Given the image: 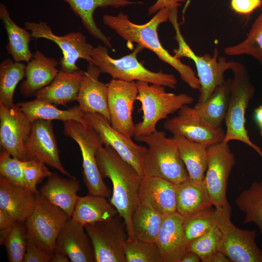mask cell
<instances>
[{
    "label": "cell",
    "mask_w": 262,
    "mask_h": 262,
    "mask_svg": "<svg viewBox=\"0 0 262 262\" xmlns=\"http://www.w3.org/2000/svg\"><path fill=\"white\" fill-rule=\"evenodd\" d=\"M169 21L172 24L175 33V38L178 47L173 50L174 56L180 59L186 57L194 62L200 82L199 96L198 101L206 100L215 89L225 82L224 74L230 70L232 61H228L225 57L219 56V51L215 49L213 55L196 54L184 40L178 22V11H172Z\"/></svg>",
    "instance_id": "7"
},
{
    "label": "cell",
    "mask_w": 262,
    "mask_h": 262,
    "mask_svg": "<svg viewBox=\"0 0 262 262\" xmlns=\"http://www.w3.org/2000/svg\"><path fill=\"white\" fill-rule=\"evenodd\" d=\"M163 218L150 207L139 203L131 217L132 239L156 243Z\"/></svg>",
    "instance_id": "34"
},
{
    "label": "cell",
    "mask_w": 262,
    "mask_h": 262,
    "mask_svg": "<svg viewBox=\"0 0 262 262\" xmlns=\"http://www.w3.org/2000/svg\"><path fill=\"white\" fill-rule=\"evenodd\" d=\"M107 85L110 123L115 130L131 138L135 132L132 115L138 95L136 82L112 79Z\"/></svg>",
    "instance_id": "15"
},
{
    "label": "cell",
    "mask_w": 262,
    "mask_h": 262,
    "mask_svg": "<svg viewBox=\"0 0 262 262\" xmlns=\"http://www.w3.org/2000/svg\"><path fill=\"white\" fill-rule=\"evenodd\" d=\"M0 19L7 35L8 42L6 46L7 53L16 61L29 62L33 57L29 48L32 38L31 33L25 28L16 24L11 18L7 6L3 4H0Z\"/></svg>",
    "instance_id": "31"
},
{
    "label": "cell",
    "mask_w": 262,
    "mask_h": 262,
    "mask_svg": "<svg viewBox=\"0 0 262 262\" xmlns=\"http://www.w3.org/2000/svg\"><path fill=\"white\" fill-rule=\"evenodd\" d=\"M221 233L215 221L213 226L203 234L191 242L188 250L196 253L201 260L214 252L218 251Z\"/></svg>",
    "instance_id": "41"
},
{
    "label": "cell",
    "mask_w": 262,
    "mask_h": 262,
    "mask_svg": "<svg viewBox=\"0 0 262 262\" xmlns=\"http://www.w3.org/2000/svg\"><path fill=\"white\" fill-rule=\"evenodd\" d=\"M224 52L229 56L250 55L262 64V10L246 38L239 43L226 47Z\"/></svg>",
    "instance_id": "37"
},
{
    "label": "cell",
    "mask_w": 262,
    "mask_h": 262,
    "mask_svg": "<svg viewBox=\"0 0 262 262\" xmlns=\"http://www.w3.org/2000/svg\"><path fill=\"white\" fill-rule=\"evenodd\" d=\"M230 70L233 77L230 84L229 105L225 119L226 129L223 142H241L253 149L262 158V150L252 142L246 128V111L253 98L255 88L244 65L232 61Z\"/></svg>",
    "instance_id": "4"
},
{
    "label": "cell",
    "mask_w": 262,
    "mask_h": 262,
    "mask_svg": "<svg viewBox=\"0 0 262 262\" xmlns=\"http://www.w3.org/2000/svg\"><path fill=\"white\" fill-rule=\"evenodd\" d=\"M215 208L211 207L195 214L183 217V229L188 244L207 231L215 221Z\"/></svg>",
    "instance_id": "40"
},
{
    "label": "cell",
    "mask_w": 262,
    "mask_h": 262,
    "mask_svg": "<svg viewBox=\"0 0 262 262\" xmlns=\"http://www.w3.org/2000/svg\"><path fill=\"white\" fill-rule=\"evenodd\" d=\"M231 79L217 87L205 101H197L193 107L204 120L214 126L221 127L227 114L230 94Z\"/></svg>",
    "instance_id": "33"
},
{
    "label": "cell",
    "mask_w": 262,
    "mask_h": 262,
    "mask_svg": "<svg viewBox=\"0 0 262 262\" xmlns=\"http://www.w3.org/2000/svg\"><path fill=\"white\" fill-rule=\"evenodd\" d=\"M106 198L89 194L80 196L70 219L84 227L111 220L118 213L115 207Z\"/></svg>",
    "instance_id": "28"
},
{
    "label": "cell",
    "mask_w": 262,
    "mask_h": 262,
    "mask_svg": "<svg viewBox=\"0 0 262 262\" xmlns=\"http://www.w3.org/2000/svg\"><path fill=\"white\" fill-rule=\"evenodd\" d=\"M126 262H163L156 243L128 239L124 246Z\"/></svg>",
    "instance_id": "39"
},
{
    "label": "cell",
    "mask_w": 262,
    "mask_h": 262,
    "mask_svg": "<svg viewBox=\"0 0 262 262\" xmlns=\"http://www.w3.org/2000/svg\"><path fill=\"white\" fill-rule=\"evenodd\" d=\"M17 221L6 212L0 210V231H5L11 228Z\"/></svg>",
    "instance_id": "47"
},
{
    "label": "cell",
    "mask_w": 262,
    "mask_h": 262,
    "mask_svg": "<svg viewBox=\"0 0 262 262\" xmlns=\"http://www.w3.org/2000/svg\"><path fill=\"white\" fill-rule=\"evenodd\" d=\"M200 257L195 252L188 250L182 257L180 262H199Z\"/></svg>",
    "instance_id": "49"
},
{
    "label": "cell",
    "mask_w": 262,
    "mask_h": 262,
    "mask_svg": "<svg viewBox=\"0 0 262 262\" xmlns=\"http://www.w3.org/2000/svg\"><path fill=\"white\" fill-rule=\"evenodd\" d=\"M55 252L66 256L72 262H95L93 246L84 227L70 218L58 235Z\"/></svg>",
    "instance_id": "20"
},
{
    "label": "cell",
    "mask_w": 262,
    "mask_h": 262,
    "mask_svg": "<svg viewBox=\"0 0 262 262\" xmlns=\"http://www.w3.org/2000/svg\"><path fill=\"white\" fill-rule=\"evenodd\" d=\"M184 0H157L148 10V15L157 12L164 8H170L172 9H178L181 5L180 2Z\"/></svg>",
    "instance_id": "46"
},
{
    "label": "cell",
    "mask_w": 262,
    "mask_h": 262,
    "mask_svg": "<svg viewBox=\"0 0 262 262\" xmlns=\"http://www.w3.org/2000/svg\"><path fill=\"white\" fill-rule=\"evenodd\" d=\"M31 124L17 104L7 107L0 103V142L2 149L14 158L26 161L25 142Z\"/></svg>",
    "instance_id": "18"
},
{
    "label": "cell",
    "mask_w": 262,
    "mask_h": 262,
    "mask_svg": "<svg viewBox=\"0 0 262 262\" xmlns=\"http://www.w3.org/2000/svg\"><path fill=\"white\" fill-rule=\"evenodd\" d=\"M135 138L147 146L143 161V176L162 178L176 185L189 180L172 137H167L164 132L157 130Z\"/></svg>",
    "instance_id": "3"
},
{
    "label": "cell",
    "mask_w": 262,
    "mask_h": 262,
    "mask_svg": "<svg viewBox=\"0 0 262 262\" xmlns=\"http://www.w3.org/2000/svg\"><path fill=\"white\" fill-rule=\"evenodd\" d=\"M235 203L245 214L243 223L255 224L262 234V181H254L242 191Z\"/></svg>",
    "instance_id": "35"
},
{
    "label": "cell",
    "mask_w": 262,
    "mask_h": 262,
    "mask_svg": "<svg viewBox=\"0 0 262 262\" xmlns=\"http://www.w3.org/2000/svg\"><path fill=\"white\" fill-rule=\"evenodd\" d=\"M136 100L141 104L142 120L135 125V138L147 135L157 131L156 125L169 115L178 112L183 106L193 103L190 95L175 94L165 91V86L143 81L136 82Z\"/></svg>",
    "instance_id": "5"
},
{
    "label": "cell",
    "mask_w": 262,
    "mask_h": 262,
    "mask_svg": "<svg viewBox=\"0 0 262 262\" xmlns=\"http://www.w3.org/2000/svg\"><path fill=\"white\" fill-rule=\"evenodd\" d=\"M26 65L11 58L0 64V103L12 107L15 91L18 82L25 77Z\"/></svg>",
    "instance_id": "36"
},
{
    "label": "cell",
    "mask_w": 262,
    "mask_h": 262,
    "mask_svg": "<svg viewBox=\"0 0 262 262\" xmlns=\"http://www.w3.org/2000/svg\"><path fill=\"white\" fill-rule=\"evenodd\" d=\"M24 25L30 31L32 38L50 40L59 47L63 54L59 61L60 70L69 73L79 70L77 62L80 59L93 65L92 54L94 47L86 41L85 35L82 32H72L60 36L56 35L46 22L26 21Z\"/></svg>",
    "instance_id": "11"
},
{
    "label": "cell",
    "mask_w": 262,
    "mask_h": 262,
    "mask_svg": "<svg viewBox=\"0 0 262 262\" xmlns=\"http://www.w3.org/2000/svg\"><path fill=\"white\" fill-rule=\"evenodd\" d=\"M202 262H230L229 259L222 252L217 251L201 260Z\"/></svg>",
    "instance_id": "48"
},
{
    "label": "cell",
    "mask_w": 262,
    "mask_h": 262,
    "mask_svg": "<svg viewBox=\"0 0 262 262\" xmlns=\"http://www.w3.org/2000/svg\"><path fill=\"white\" fill-rule=\"evenodd\" d=\"M176 202L177 213L184 217L213 206L204 180L196 182L189 180L176 185Z\"/></svg>",
    "instance_id": "29"
},
{
    "label": "cell",
    "mask_w": 262,
    "mask_h": 262,
    "mask_svg": "<svg viewBox=\"0 0 262 262\" xmlns=\"http://www.w3.org/2000/svg\"><path fill=\"white\" fill-rule=\"evenodd\" d=\"M143 49L137 45L131 53L114 59L110 56L107 47L99 45L93 50V65L97 66L102 73L110 75L114 79L143 81L176 88L177 81L174 75L162 71H152L138 61L137 55Z\"/></svg>",
    "instance_id": "6"
},
{
    "label": "cell",
    "mask_w": 262,
    "mask_h": 262,
    "mask_svg": "<svg viewBox=\"0 0 262 262\" xmlns=\"http://www.w3.org/2000/svg\"><path fill=\"white\" fill-rule=\"evenodd\" d=\"M254 120L262 132V105L256 108L254 112Z\"/></svg>",
    "instance_id": "50"
},
{
    "label": "cell",
    "mask_w": 262,
    "mask_h": 262,
    "mask_svg": "<svg viewBox=\"0 0 262 262\" xmlns=\"http://www.w3.org/2000/svg\"><path fill=\"white\" fill-rule=\"evenodd\" d=\"M67 3L74 14L81 20L83 26L93 37L113 49L111 39L98 27L94 18V14L98 8L113 7L119 8L139 3L129 0H62Z\"/></svg>",
    "instance_id": "27"
},
{
    "label": "cell",
    "mask_w": 262,
    "mask_h": 262,
    "mask_svg": "<svg viewBox=\"0 0 262 262\" xmlns=\"http://www.w3.org/2000/svg\"><path fill=\"white\" fill-rule=\"evenodd\" d=\"M64 133L79 145L82 158L83 180L88 194L109 197L110 190L104 183L99 170L96 155L103 145L99 133L85 123L69 120L64 122Z\"/></svg>",
    "instance_id": "8"
},
{
    "label": "cell",
    "mask_w": 262,
    "mask_h": 262,
    "mask_svg": "<svg viewBox=\"0 0 262 262\" xmlns=\"http://www.w3.org/2000/svg\"><path fill=\"white\" fill-rule=\"evenodd\" d=\"M83 73L80 69L70 73L59 70L53 81L34 96L54 105H66L76 100Z\"/></svg>",
    "instance_id": "26"
},
{
    "label": "cell",
    "mask_w": 262,
    "mask_h": 262,
    "mask_svg": "<svg viewBox=\"0 0 262 262\" xmlns=\"http://www.w3.org/2000/svg\"><path fill=\"white\" fill-rule=\"evenodd\" d=\"M80 184L75 178H64L52 173L41 186L39 193L52 205L72 216L80 196Z\"/></svg>",
    "instance_id": "25"
},
{
    "label": "cell",
    "mask_w": 262,
    "mask_h": 262,
    "mask_svg": "<svg viewBox=\"0 0 262 262\" xmlns=\"http://www.w3.org/2000/svg\"><path fill=\"white\" fill-rule=\"evenodd\" d=\"M83 119L99 133L103 145L113 148L124 161L144 176L143 161L147 147L135 143L131 138L115 130L110 122L99 114L84 113Z\"/></svg>",
    "instance_id": "16"
},
{
    "label": "cell",
    "mask_w": 262,
    "mask_h": 262,
    "mask_svg": "<svg viewBox=\"0 0 262 262\" xmlns=\"http://www.w3.org/2000/svg\"><path fill=\"white\" fill-rule=\"evenodd\" d=\"M95 262H126L124 246L128 235L123 218L118 214L111 220L86 225Z\"/></svg>",
    "instance_id": "12"
},
{
    "label": "cell",
    "mask_w": 262,
    "mask_h": 262,
    "mask_svg": "<svg viewBox=\"0 0 262 262\" xmlns=\"http://www.w3.org/2000/svg\"><path fill=\"white\" fill-rule=\"evenodd\" d=\"M262 5V0H230V2L231 10L243 16H249Z\"/></svg>",
    "instance_id": "45"
},
{
    "label": "cell",
    "mask_w": 262,
    "mask_h": 262,
    "mask_svg": "<svg viewBox=\"0 0 262 262\" xmlns=\"http://www.w3.org/2000/svg\"><path fill=\"white\" fill-rule=\"evenodd\" d=\"M69 218L63 211L38 193L34 208L24 222L28 239L53 256L57 239Z\"/></svg>",
    "instance_id": "10"
},
{
    "label": "cell",
    "mask_w": 262,
    "mask_h": 262,
    "mask_svg": "<svg viewBox=\"0 0 262 262\" xmlns=\"http://www.w3.org/2000/svg\"><path fill=\"white\" fill-rule=\"evenodd\" d=\"M96 65L88 64L84 71L76 100L84 113H98L109 122L108 85L99 80L101 73Z\"/></svg>",
    "instance_id": "19"
},
{
    "label": "cell",
    "mask_w": 262,
    "mask_h": 262,
    "mask_svg": "<svg viewBox=\"0 0 262 262\" xmlns=\"http://www.w3.org/2000/svg\"><path fill=\"white\" fill-rule=\"evenodd\" d=\"M96 159L102 178H109L113 184L109 201L124 220L128 239H132L131 217L139 203V192L143 176L109 146H101Z\"/></svg>",
    "instance_id": "2"
},
{
    "label": "cell",
    "mask_w": 262,
    "mask_h": 262,
    "mask_svg": "<svg viewBox=\"0 0 262 262\" xmlns=\"http://www.w3.org/2000/svg\"><path fill=\"white\" fill-rule=\"evenodd\" d=\"M23 174L26 188L37 193L38 183L52 173L45 164L35 160H29L23 162Z\"/></svg>",
    "instance_id": "43"
},
{
    "label": "cell",
    "mask_w": 262,
    "mask_h": 262,
    "mask_svg": "<svg viewBox=\"0 0 262 262\" xmlns=\"http://www.w3.org/2000/svg\"><path fill=\"white\" fill-rule=\"evenodd\" d=\"M52 256L28 239L23 262H49Z\"/></svg>",
    "instance_id": "44"
},
{
    "label": "cell",
    "mask_w": 262,
    "mask_h": 262,
    "mask_svg": "<svg viewBox=\"0 0 262 262\" xmlns=\"http://www.w3.org/2000/svg\"><path fill=\"white\" fill-rule=\"evenodd\" d=\"M180 157L187 171L189 180L194 182L204 180L208 165L207 147L174 135Z\"/></svg>",
    "instance_id": "32"
},
{
    "label": "cell",
    "mask_w": 262,
    "mask_h": 262,
    "mask_svg": "<svg viewBox=\"0 0 262 262\" xmlns=\"http://www.w3.org/2000/svg\"><path fill=\"white\" fill-rule=\"evenodd\" d=\"M27 240L24 223L17 222L8 229L0 231V245L5 246L10 262H23Z\"/></svg>",
    "instance_id": "38"
},
{
    "label": "cell",
    "mask_w": 262,
    "mask_h": 262,
    "mask_svg": "<svg viewBox=\"0 0 262 262\" xmlns=\"http://www.w3.org/2000/svg\"><path fill=\"white\" fill-rule=\"evenodd\" d=\"M164 127L173 136H182L207 147L222 142L225 134L221 127L209 123L188 105L180 109L177 115L167 119Z\"/></svg>",
    "instance_id": "14"
},
{
    "label": "cell",
    "mask_w": 262,
    "mask_h": 262,
    "mask_svg": "<svg viewBox=\"0 0 262 262\" xmlns=\"http://www.w3.org/2000/svg\"><path fill=\"white\" fill-rule=\"evenodd\" d=\"M51 262H69L68 257L63 254L55 252L50 260Z\"/></svg>",
    "instance_id": "51"
},
{
    "label": "cell",
    "mask_w": 262,
    "mask_h": 262,
    "mask_svg": "<svg viewBox=\"0 0 262 262\" xmlns=\"http://www.w3.org/2000/svg\"><path fill=\"white\" fill-rule=\"evenodd\" d=\"M59 62L53 57H47L41 51L33 53L32 59L26 65L25 79L20 86L22 95L31 97L49 84L59 71Z\"/></svg>",
    "instance_id": "23"
},
{
    "label": "cell",
    "mask_w": 262,
    "mask_h": 262,
    "mask_svg": "<svg viewBox=\"0 0 262 262\" xmlns=\"http://www.w3.org/2000/svg\"><path fill=\"white\" fill-rule=\"evenodd\" d=\"M23 162L2 149L0 154V174L12 183L26 188L23 174Z\"/></svg>",
    "instance_id": "42"
},
{
    "label": "cell",
    "mask_w": 262,
    "mask_h": 262,
    "mask_svg": "<svg viewBox=\"0 0 262 262\" xmlns=\"http://www.w3.org/2000/svg\"><path fill=\"white\" fill-rule=\"evenodd\" d=\"M139 200L164 216L176 213V185L162 178L143 176Z\"/></svg>",
    "instance_id": "22"
},
{
    "label": "cell",
    "mask_w": 262,
    "mask_h": 262,
    "mask_svg": "<svg viewBox=\"0 0 262 262\" xmlns=\"http://www.w3.org/2000/svg\"><path fill=\"white\" fill-rule=\"evenodd\" d=\"M17 105L27 118L32 122L38 119L63 122L73 120L85 124L83 119L84 113L79 105L62 110L49 102L35 98L34 100L19 102Z\"/></svg>",
    "instance_id": "30"
},
{
    "label": "cell",
    "mask_w": 262,
    "mask_h": 262,
    "mask_svg": "<svg viewBox=\"0 0 262 262\" xmlns=\"http://www.w3.org/2000/svg\"><path fill=\"white\" fill-rule=\"evenodd\" d=\"M230 206L215 209V222L220 230L218 251L232 262H262V250L257 245V232L241 229L230 220Z\"/></svg>",
    "instance_id": "9"
},
{
    "label": "cell",
    "mask_w": 262,
    "mask_h": 262,
    "mask_svg": "<svg viewBox=\"0 0 262 262\" xmlns=\"http://www.w3.org/2000/svg\"><path fill=\"white\" fill-rule=\"evenodd\" d=\"M208 165L204 183L215 209L230 206L227 198L228 182L236 161L229 143L221 142L207 147Z\"/></svg>",
    "instance_id": "13"
},
{
    "label": "cell",
    "mask_w": 262,
    "mask_h": 262,
    "mask_svg": "<svg viewBox=\"0 0 262 262\" xmlns=\"http://www.w3.org/2000/svg\"><path fill=\"white\" fill-rule=\"evenodd\" d=\"M173 9L164 8L158 11L147 22L137 24L123 13L116 16L104 15L103 23L128 43H136L154 52L162 61L174 68L182 80L193 89H199L200 82L192 68L171 55L161 44L158 33L160 25L169 21Z\"/></svg>",
    "instance_id": "1"
},
{
    "label": "cell",
    "mask_w": 262,
    "mask_h": 262,
    "mask_svg": "<svg viewBox=\"0 0 262 262\" xmlns=\"http://www.w3.org/2000/svg\"><path fill=\"white\" fill-rule=\"evenodd\" d=\"M183 221V217L177 212L164 216L156 242L163 262H180L188 251Z\"/></svg>",
    "instance_id": "21"
},
{
    "label": "cell",
    "mask_w": 262,
    "mask_h": 262,
    "mask_svg": "<svg viewBox=\"0 0 262 262\" xmlns=\"http://www.w3.org/2000/svg\"><path fill=\"white\" fill-rule=\"evenodd\" d=\"M38 193L15 185L0 176V210L8 213L17 222L24 223L34 208Z\"/></svg>",
    "instance_id": "24"
},
{
    "label": "cell",
    "mask_w": 262,
    "mask_h": 262,
    "mask_svg": "<svg viewBox=\"0 0 262 262\" xmlns=\"http://www.w3.org/2000/svg\"><path fill=\"white\" fill-rule=\"evenodd\" d=\"M25 146L27 160L39 161L68 177L74 178L62 164L52 121L38 119L32 122Z\"/></svg>",
    "instance_id": "17"
}]
</instances>
